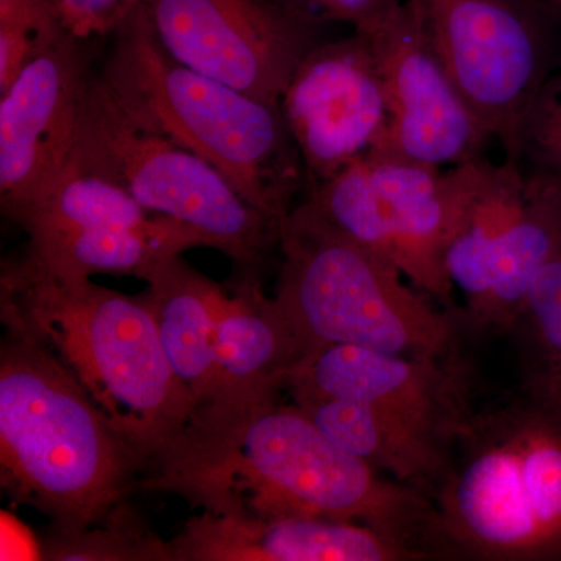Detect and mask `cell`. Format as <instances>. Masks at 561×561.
Here are the masks:
<instances>
[{
  "label": "cell",
  "mask_w": 561,
  "mask_h": 561,
  "mask_svg": "<svg viewBox=\"0 0 561 561\" xmlns=\"http://www.w3.org/2000/svg\"><path fill=\"white\" fill-rule=\"evenodd\" d=\"M139 491L179 494L214 515L357 523L400 542L416 560L430 559L431 497L339 448L278 397L195 411Z\"/></svg>",
  "instance_id": "1"
},
{
  "label": "cell",
  "mask_w": 561,
  "mask_h": 561,
  "mask_svg": "<svg viewBox=\"0 0 561 561\" xmlns=\"http://www.w3.org/2000/svg\"><path fill=\"white\" fill-rule=\"evenodd\" d=\"M9 330L49 350L144 461V474L194 416L195 400L162 350L149 295L61 278L22 256L3 262Z\"/></svg>",
  "instance_id": "2"
},
{
  "label": "cell",
  "mask_w": 561,
  "mask_h": 561,
  "mask_svg": "<svg viewBox=\"0 0 561 561\" xmlns=\"http://www.w3.org/2000/svg\"><path fill=\"white\" fill-rule=\"evenodd\" d=\"M430 497V559L561 561V397L476 405Z\"/></svg>",
  "instance_id": "3"
},
{
  "label": "cell",
  "mask_w": 561,
  "mask_h": 561,
  "mask_svg": "<svg viewBox=\"0 0 561 561\" xmlns=\"http://www.w3.org/2000/svg\"><path fill=\"white\" fill-rule=\"evenodd\" d=\"M144 461L49 350L9 330L0 346V476L14 501L72 537L138 491Z\"/></svg>",
  "instance_id": "4"
},
{
  "label": "cell",
  "mask_w": 561,
  "mask_h": 561,
  "mask_svg": "<svg viewBox=\"0 0 561 561\" xmlns=\"http://www.w3.org/2000/svg\"><path fill=\"white\" fill-rule=\"evenodd\" d=\"M101 77L136 121L208 161L254 208L280 220L297 206L308 176L279 105L175 60L144 3L113 33Z\"/></svg>",
  "instance_id": "5"
},
{
  "label": "cell",
  "mask_w": 561,
  "mask_h": 561,
  "mask_svg": "<svg viewBox=\"0 0 561 561\" xmlns=\"http://www.w3.org/2000/svg\"><path fill=\"white\" fill-rule=\"evenodd\" d=\"M276 298L306 348L351 345L408 357L459 353V319L389 261L332 230L305 202L279 221Z\"/></svg>",
  "instance_id": "6"
},
{
  "label": "cell",
  "mask_w": 561,
  "mask_h": 561,
  "mask_svg": "<svg viewBox=\"0 0 561 561\" xmlns=\"http://www.w3.org/2000/svg\"><path fill=\"white\" fill-rule=\"evenodd\" d=\"M70 162L127 191L150 213L179 220L253 273L275 243L279 221L251 206L198 154L140 124L101 76L81 99Z\"/></svg>",
  "instance_id": "7"
},
{
  "label": "cell",
  "mask_w": 561,
  "mask_h": 561,
  "mask_svg": "<svg viewBox=\"0 0 561 561\" xmlns=\"http://www.w3.org/2000/svg\"><path fill=\"white\" fill-rule=\"evenodd\" d=\"M486 162L482 157L443 171L370 153L317 184L305 203L332 230L389 261L416 289L453 308L446 250Z\"/></svg>",
  "instance_id": "8"
},
{
  "label": "cell",
  "mask_w": 561,
  "mask_h": 561,
  "mask_svg": "<svg viewBox=\"0 0 561 561\" xmlns=\"http://www.w3.org/2000/svg\"><path fill=\"white\" fill-rule=\"evenodd\" d=\"M561 239V187L516 165L486 162L446 250L457 309L476 330L511 331Z\"/></svg>",
  "instance_id": "9"
},
{
  "label": "cell",
  "mask_w": 561,
  "mask_h": 561,
  "mask_svg": "<svg viewBox=\"0 0 561 561\" xmlns=\"http://www.w3.org/2000/svg\"><path fill=\"white\" fill-rule=\"evenodd\" d=\"M461 95L505 160L527 110L553 72L545 0H405Z\"/></svg>",
  "instance_id": "10"
},
{
  "label": "cell",
  "mask_w": 561,
  "mask_h": 561,
  "mask_svg": "<svg viewBox=\"0 0 561 561\" xmlns=\"http://www.w3.org/2000/svg\"><path fill=\"white\" fill-rule=\"evenodd\" d=\"M10 220L27 234L24 256L61 278L103 273L146 280L162 262L206 247L187 225L150 213L113 181L70 161Z\"/></svg>",
  "instance_id": "11"
},
{
  "label": "cell",
  "mask_w": 561,
  "mask_h": 561,
  "mask_svg": "<svg viewBox=\"0 0 561 561\" xmlns=\"http://www.w3.org/2000/svg\"><path fill=\"white\" fill-rule=\"evenodd\" d=\"M175 60L261 102L280 95L317 41L319 22L272 0H144Z\"/></svg>",
  "instance_id": "12"
},
{
  "label": "cell",
  "mask_w": 561,
  "mask_h": 561,
  "mask_svg": "<svg viewBox=\"0 0 561 561\" xmlns=\"http://www.w3.org/2000/svg\"><path fill=\"white\" fill-rule=\"evenodd\" d=\"M283 390L362 402L446 460L476 408L470 368L460 353L408 357L351 345L313 346L291 368Z\"/></svg>",
  "instance_id": "13"
},
{
  "label": "cell",
  "mask_w": 561,
  "mask_h": 561,
  "mask_svg": "<svg viewBox=\"0 0 561 561\" xmlns=\"http://www.w3.org/2000/svg\"><path fill=\"white\" fill-rule=\"evenodd\" d=\"M279 108L305 165L308 192L381 151L391 111L370 38L354 32L313 46L295 69Z\"/></svg>",
  "instance_id": "14"
},
{
  "label": "cell",
  "mask_w": 561,
  "mask_h": 561,
  "mask_svg": "<svg viewBox=\"0 0 561 561\" xmlns=\"http://www.w3.org/2000/svg\"><path fill=\"white\" fill-rule=\"evenodd\" d=\"M365 35L381 66L391 111L389 138L378 153L438 169L482 158L493 138L405 0L389 21Z\"/></svg>",
  "instance_id": "15"
},
{
  "label": "cell",
  "mask_w": 561,
  "mask_h": 561,
  "mask_svg": "<svg viewBox=\"0 0 561 561\" xmlns=\"http://www.w3.org/2000/svg\"><path fill=\"white\" fill-rule=\"evenodd\" d=\"M90 76L80 41L66 33L0 92V206L7 219L49 190L68 165Z\"/></svg>",
  "instance_id": "16"
},
{
  "label": "cell",
  "mask_w": 561,
  "mask_h": 561,
  "mask_svg": "<svg viewBox=\"0 0 561 561\" xmlns=\"http://www.w3.org/2000/svg\"><path fill=\"white\" fill-rule=\"evenodd\" d=\"M171 561H405L400 542L357 523L203 512L169 542Z\"/></svg>",
  "instance_id": "17"
},
{
  "label": "cell",
  "mask_w": 561,
  "mask_h": 561,
  "mask_svg": "<svg viewBox=\"0 0 561 561\" xmlns=\"http://www.w3.org/2000/svg\"><path fill=\"white\" fill-rule=\"evenodd\" d=\"M306 353V343L276 298L264 294L256 275L245 273L227 290L221 309L219 397L213 404L276 397Z\"/></svg>",
  "instance_id": "18"
},
{
  "label": "cell",
  "mask_w": 561,
  "mask_h": 561,
  "mask_svg": "<svg viewBox=\"0 0 561 561\" xmlns=\"http://www.w3.org/2000/svg\"><path fill=\"white\" fill-rule=\"evenodd\" d=\"M146 280L172 371L190 390L195 411L213 404L219 397L217 339L227 289L195 271L181 254L162 262Z\"/></svg>",
  "instance_id": "19"
},
{
  "label": "cell",
  "mask_w": 561,
  "mask_h": 561,
  "mask_svg": "<svg viewBox=\"0 0 561 561\" xmlns=\"http://www.w3.org/2000/svg\"><path fill=\"white\" fill-rule=\"evenodd\" d=\"M511 332L526 389L561 397V239L531 284Z\"/></svg>",
  "instance_id": "20"
},
{
  "label": "cell",
  "mask_w": 561,
  "mask_h": 561,
  "mask_svg": "<svg viewBox=\"0 0 561 561\" xmlns=\"http://www.w3.org/2000/svg\"><path fill=\"white\" fill-rule=\"evenodd\" d=\"M99 526L102 529L91 527L72 537L51 535L41 556L46 560L171 561L169 542L161 541L127 502Z\"/></svg>",
  "instance_id": "21"
},
{
  "label": "cell",
  "mask_w": 561,
  "mask_h": 561,
  "mask_svg": "<svg viewBox=\"0 0 561 561\" xmlns=\"http://www.w3.org/2000/svg\"><path fill=\"white\" fill-rule=\"evenodd\" d=\"M508 161L531 179L561 187V69L553 70L531 102Z\"/></svg>",
  "instance_id": "22"
},
{
  "label": "cell",
  "mask_w": 561,
  "mask_h": 561,
  "mask_svg": "<svg viewBox=\"0 0 561 561\" xmlns=\"http://www.w3.org/2000/svg\"><path fill=\"white\" fill-rule=\"evenodd\" d=\"M66 33L50 0H0V92Z\"/></svg>",
  "instance_id": "23"
},
{
  "label": "cell",
  "mask_w": 561,
  "mask_h": 561,
  "mask_svg": "<svg viewBox=\"0 0 561 561\" xmlns=\"http://www.w3.org/2000/svg\"><path fill=\"white\" fill-rule=\"evenodd\" d=\"M284 7L313 22H346L368 33L390 20L404 0H283Z\"/></svg>",
  "instance_id": "24"
},
{
  "label": "cell",
  "mask_w": 561,
  "mask_h": 561,
  "mask_svg": "<svg viewBox=\"0 0 561 561\" xmlns=\"http://www.w3.org/2000/svg\"><path fill=\"white\" fill-rule=\"evenodd\" d=\"M144 0H50L62 28L81 39L113 35Z\"/></svg>",
  "instance_id": "25"
},
{
  "label": "cell",
  "mask_w": 561,
  "mask_h": 561,
  "mask_svg": "<svg viewBox=\"0 0 561 561\" xmlns=\"http://www.w3.org/2000/svg\"><path fill=\"white\" fill-rule=\"evenodd\" d=\"M545 2L556 11L557 16H561V0H545Z\"/></svg>",
  "instance_id": "26"
}]
</instances>
